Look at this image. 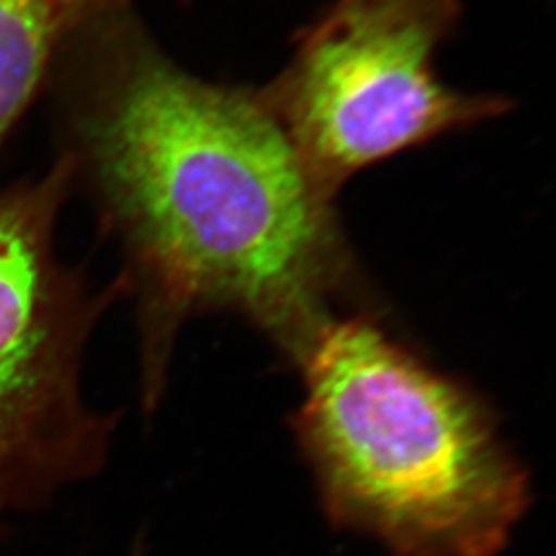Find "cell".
Returning <instances> with one entry per match:
<instances>
[{
	"instance_id": "obj_6",
	"label": "cell",
	"mask_w": 556,
	"mask_h": 556,
	"mask_svg": "<svg viewBox=\"0 0 556 556\" xmlns=\"http://www.w3.org/2000/svg\"><path fill=\"white\" fill-rule=\"evenodd\" d=\"M68 31L79 27L87 21L100 20L103 15L118 13L128 7H132V0H60Z\"/></svg>"
},
{
	"instance_id": "obj_4",
	"label": "cell",
	"mask_w": 556,
	"mask_h": 556,
	"mask_svg": "<svg viewBox=\"0 0 556 556\" xmlns=\"http://www.w3.org/2000/svg\"><path fill=\"white\" fill-rule=\"evenodd\" d=\"M462 13L464 0H337L256 89L328 197L374 165L514 108L439 79L435 54Z\"/></svg>"
},
{
	"instance_id": "obj_1",
	"label": "cell",
	"mask_w": 556,
	"mask_h": 556,
	"mask_svg": "<svg viewBox=\"0 0 556 556\" xmlns=\"http://www.w3.org/2000/svg\"><path fill=\"white\" fill-rule=\"evenodd\" d=\"M46 91L73 197L118 252L142 410L192 318L243 319L295 367L330 321L386 314L337 199L258 91L181 68L135 7L71 29Z\"/></svg>"
},
{
	"instance_id": "obj_3",
	"label": "cell",
	"mask_w": 556,
	"mask_h": 556,
	"mask_svg": "<svg viewBox=\"0 0 556 556\" xmlns=\"http://www.w3.org/2000/svg\"><path fill=\"white\" fill-rule=\"evenodd\" d=\"M71 167L0 188V538L105 468L119 417L91 402L89 344L124 301L118 278L98 285L66 258L60 223Z\"/></svg>"
},
{
	"instance_id": "obj_2",
	"label": "cell",
	"mask_w": 556,
	"mask_h": 556,
	"mask_svg": "<svg viewBox=\"0 0 556 556\" xmlns=\"http://www.w3.org/2000/svg\"><path fill=\"white\" fill-rule=\"evenodd\" d=\"M383 316L330 321L293 367L291 431L321 507L397 556H497L532 503L530 472L489 400Z\"/></svg>"
},
{
	"instance_id": "obj_5",
	"label": "cell",
	"mask_w": 556,
	"mask_h": 556,
	"mask_svg": "<svg viewBox=\"0 0 556 556\" xmlns=\"http://www.w3.org/2000/svg\"><path fill=\"white\" fill-rule=\"evenodd\" d=\"M66 34L60 0H0V151L46 93Z\"/></svg>"
}]
</instances>
